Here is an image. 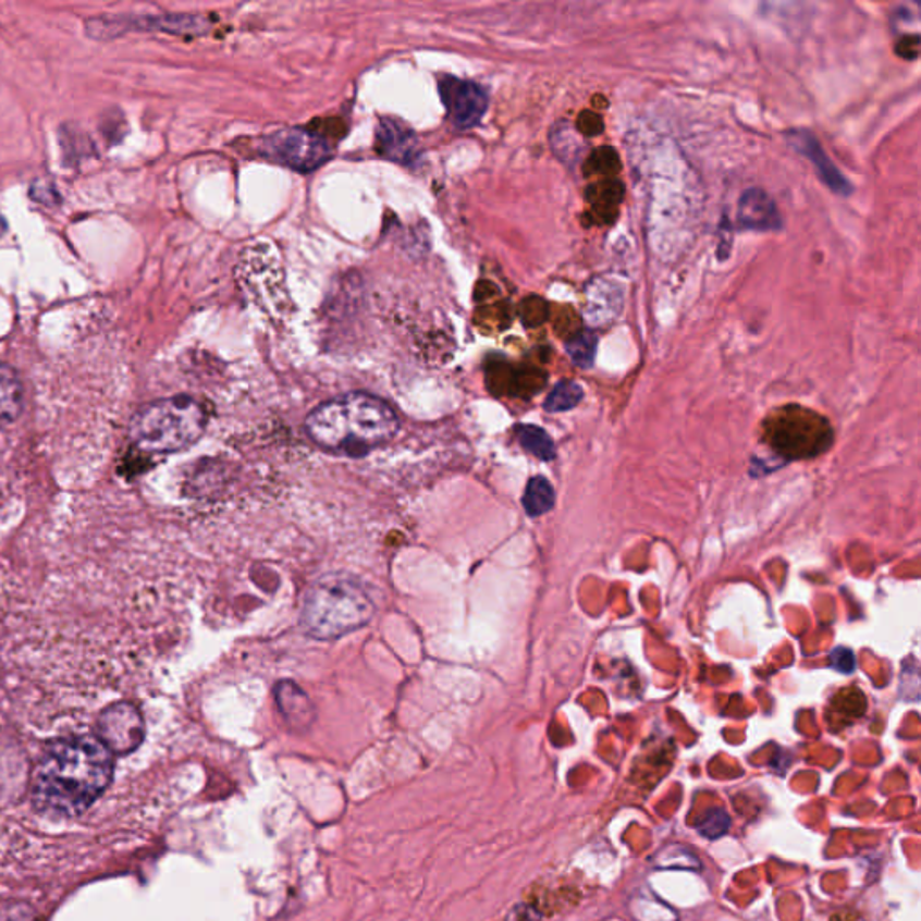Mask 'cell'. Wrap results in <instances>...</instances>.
Here are the masks:
<instances>
[{
  "instance_id": "8",
  "label": "cell",
  "mask_w": 921,
  "mask_h": 921,
  "mask_svg": "<svg viewBox=\"0 0 921 921\" xmlns=\"http://www.w3.org/2000/svg\"><path fill=\"white\" fill-rule=\"evenodd\" d=\"M440 94L452 125L459 130L479 125L488 110V94L481 85L466 79L443 76L440 79Z\"/></svg>"
},
{
  "instance_id": "1",
  "label": "cell",
  "mask_w": 921,
  "mask_h": 921,
  "mask_svg": "<svg viewBox=\"0 0 921 921\" xmlns=\"http://www.w3.org/2000/svg\"><path fill=\"white\" fill-rule=\"evenodd\" d=\"M112 774V752L99 738H63L54 741L38 763L33 777V801L42 812L74 818L105 793Z\"/></svg>"
},
{
  "instance_id": "16",
  "label": "cell",
  "mask_w": 921,
  "mask_h": 921,
  "mask_svg": "<svg viewBox=\"0 0 921 921\" xmlns=\"http://www.w3.org/2000/svg\"><path fill=\"white\" fill-rule=\"evenodd\" d=\"M523 504L531 517H540L551 512V507L554 506V490L551 482L545 477H533L526 488Z\"/></svg>"
},
{
  "instance_id": "15",
  "label": "cell",
  "mask_w": 921,
  "mask_h": 921,
  "mask_svg": "<svg viewBox=\"0 0 921 921\" xmlns=\"http://www.w3.org/2000/svg\"><path fill=\"white\" fill-rule=\"evenodd\" d=\"M518 443L523 445L524 451L533 454L542 461H551L556 456V449L548 432L540 429L537 425H518L517 427Z\"/></svg>"
},
{
  "instance_id": "23",
  "label": "cell",
  "mask_w": 921,
  "mask_h": 921,
  "mask_svg": "<svg viewBox=\"0 0 921 921\" xmlns=\"http://www.w3.org/2000/svg\"><path fill=\"white\" fill-rule=\"evenodd\" d=\"M524 308H526V321L529 324H533V327L542 324L545 321V317H548V308H545L544 300L537 299V297L533 300H528L524 305Z\"/></svg>"
},
{
  "instance_id": "11",
  "label": "cell",
  "mask_w": 921,
  "mask_h": 921,
  "mask_svg": "<svg viewBox=\"0 0 921 921\" xmlns=\"http://www.w3.org/2000/svg\"><path fill=\"white\" fill-rule=\"evenodd\" d=\"M378 148L391 161L410 162L418 156V140L413 130L400 125L398 121L382 120L378 128Z\"/></svg>"
},
{
  "instance_id": "24",
  "label": "cell",
  "mask_w": 921,
  "mask_h": 921,
  "mask_svg": "<svg viewBox=\"0 0 921 921\" xmlns=\"http://www.w3.org/2000/svg\"><path fill=\"white\" fill-rule=\"evenodd\" d=\"M4 231H5L4 222H2V220H0V236H2V234H4Z\"/></svg>"
},
{
  "instance_id": "9",
  "label": "cell",
  "mask_w": 921,
  "mask_h": 921,
  "mask_svg": "<svg viewBox=\"0 0 921 921\" xmlns=\"http://www.w3.org/2000/svg\"><path fill=\"white\" fill-rule=\"evenodd\" d=\"M788 145L793 146L794 150L799 151L801 156L807 157L812 162L813 168L818 171L819 179L840 197H849L854 193V186L846 176L838 171L834 162L830 161L823 146L819 143L818 137L810 132V130H788L787 134Z\"/></svg>"
},
{
  "instance_id": "10",
  "label": "cell",
  "mask_w": 921,
  "mask_h": 921,
  "mask_svg": "<svg viewBox=\"0 0 921 921\" xmlns=\"http://www.w3.org/2000/svg\"><path fill=\"white\" fill-rule=\"evenodd\" d=\"M738 225L749 231H777L782 229V217L776 202L760 187L744 192L738 202Z\"/></svg>"
},
{
  "instance_id": "22",
  "label": "cell",
  "mask_w": 921,
  "mask_h": 921,
  "mask_svg": "<svg viewBox=\"0 0 921 921\" xmlns=\"http://www.w3.org/2000/svg\"><path fill=\"white\" fill-rule=\"evenodd\" d=\"M830 663H832V666H834L837 672L851 673L855 670L854 652L846 647L835 648L832 655H830Z\"/></svg>"
},
{
  "instance_id": "17",
  "label": "cell",
  "mask_w": 921,
  "mask_h": 921,
  "mask_svg": "<svg viewBox=\"0 0 921 921\" xmlns=\"http://www.w3.org/2000/svg\"><path fill=\"white\" fill-rule=\"evenodd\" d=\"M581 400H584V389H581L580 383L573 382V380H562L549 393L544 407L548 413H564V410L576 407Z\"/></svg>"
},
{
  "instance_id": "4",
  "label": "cell",
  "mask_w": 921,
  "mask_h": 921,
  "mask_svg": "<svg viewBox=\"0 0 921 921\" xmlns=\"http://www.w3.org/2000/svg\"><path fill=\"white\" fill-rule=\"evenodd\" d=\"M208 415L192 396H173L146 405L130 425V440L140 451L170 454L193 445L204 434Z\"/></svg>"
},
{
  "instance_id": "21",
  "label": "cell",
  "mask_w": 921,
  "mask_h": 921,
  "mask_svg": "<svg viewBox=\"0 0 921 921\" xmlns=\"http://www.w3.org/2000/svg\"><path fill=\"white\" fill-rule=\"evenodd\" d=\"M576 125H578V130H580L581 134L589 135V137L600 135L601 132L605 130L601 115L594 114V112H589V110H584V112H581Z\"/></svg>"
},
{
  "instance_id": "12",
  "label": "cell",
  "mask_w": 921,
  "mask_h": 921,
  "mask_svg": "<svg viewBox=\"0 0 921 921\" xmlns=\"http://www.w3.org/2000/svg\"><path fill=\"white\" fill-rule=\"evenodd\" d=\"M275 697H278L281 713L292 727H308L314 722L316 716L314 705L294 683L278 684Z\"/></svg>"
},
{
  "instance_id": "2",
  "label": "cell",
  "mask_w": 921,
  "mask_h": 921,
  "mask_svg": "<svg viewBox=\"0 0 921 921\" xmlns=\"http://www.w3.org/2000/svg\"><path fill=\"white\" fill-rule=\"evenodd\" d=\"M400 429L393 407L368 393L328 400L306 418V432L324 451L364 456L393 440Z\"/></svg>"
},
{
  "instance_id": "19",
  "label": "cell",
  "mask_w": 921,
  "mask_h": 921,
  "mask_svg": "<svg viewBox=\"0 0 921 921\" xmlns=\"http://www.w3.org/2000/svg\"><path fill=\"white\" fill-rule=\"evenodd\" d=\"M586 175H616L622 170V161L617 151L611 146H601L590 154L586 162Z\"/></svg>"
},
{
  "instance_id": "13",
  "label": "cell",
  "mask_w": 921,
  "mask_h": 921,
  "mask_svg": "<svg viewBox=\"0 0 921 921\" xmlns=\"http://www.w3.org/2000/svg\"><path fill=\"white\" fill-rule=\"evenodd\" d=\"M625 197V187L616 179L592 184L587 189V200L594 206V212L600 217V222H614L617 214V206Z\"/></svg>"
},
{
  "instance_id": "6",
  "label": "cell",
  "mask_w": 921,
  "mask_h": 921,
  "mask_svg": "<svg viewBox=\"0 0 921 921\" xmlns=\"http://www.w3.org/2000/svg\"><path fill=\"white\" fill-rule=\"evenodd\" d=\"M263 154L270 161L283 167L308 173L317 170L332 157V148L327 139L310 130H278L265 139Z\"/></svg>"
},
{
  "instance_id": "7",
  "label": "cell",
  "mask_w": 921,
  "mask_h": 921,
  "mask_svg": "<svg viewBox=\"0 0 921 921\" xmlns=\"http://www.w3.org/2000/svg\"><path fill=\"white\" fill-rule=\"evenodd\" d=\"M98 738L112 754L134 752L145 740V722L128 702L110 705L98 720Z\"/></svg>"
},
{
  "instance_id": "18",
  "label": "cell",
  "mask_w": 921,
  "mask_h": 921,
  "mask_svg": "<svg viewBox=\"0 0 921 921\" xmlns=\"http://www.w3.org/2000/svg\"><path fill=\"white\" fill-rule=\"evenodd\" d=\"M565 352H567L570 360L578 368H592L594 366L595 352H598V336L590 332H578L567 341Z\"/></svg>"
},
{
  "instance_id": "3",
  "label": "cell",
  "mask_w": 921,
  "mask_h": 921,
  "mask_svg": "<svg viewBox=\"0 0 921 921\" xmlns=\"http://www.w3.org/2000/svg\"><path fill=\"white\" fill-rule=\"evenodd\" d=\"M373 614V601L360 584L332 575L308 590L300 623L311 637L333 641L366 627Z\"/></svg>"
},
{
  "instance_id": "14",
  "label": "cell",
  "mask_w": 921,
  "mask_h": 921,
  "mask_svg": "<svg viewBox=\"0 0 921 921\" xmlns=\"http://www.w3.org/2000/svg\"><path fill=\"white\" fill-rule=\"evenodd\" d=\"M24 388L15 369L0 364V423L13 421L21 415Z\"/></svg>"
},
{
  "instance_id": "5",
  "label": "cell",
  "mask_w": 921,
  "mask_h": 921,
  "mask_svg": "<svg viewBox=\"0 0 921 921\" xmlns=\"http://www.w3.org/2000/svg\"><path fill=\"white\" fill-rule=\"evenodd\" d=\"M763 440L779 456L807 459L828 451L834 443V430L824 416L799 405H788L766 418Z\"/></svg>"
},
{
  "instance_id": "20",
  "label": "cell",
  "mask_w": 921,
  "mask_h": 921,
  "mask_svg": "<svg viewBox=\"0 0 921 921\" xmlns=\"http://www.w3.org/2000/svg\"><path fill=\"white\" fill-rule=\"evenodd\" d=\"M730 826V819L724 810H710L705 813L704 821L699 824V832L702 837L719 838L727 834Z\"/></svg>"
}]
</instances>
